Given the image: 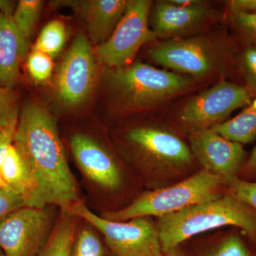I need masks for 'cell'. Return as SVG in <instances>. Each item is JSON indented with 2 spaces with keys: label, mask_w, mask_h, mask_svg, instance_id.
Returning <instances> with one entry per match:
<instances>
[{
  "label": "cell",
  "mask_w": 256,
  "mask_h": 256,
  "mask_svg": "<svg viewBox=\"0 0 256 256\" xmlns=\"http://www.w3.org/2000/svg\"><path fill=\"white\" fill-rule=\"evenodd\" d=\"M252 92L246 86L220 80L188 99L178 112V120L188 133L210 129L223 122L233 111L248 106Z\"/></svg>",
  "instance_id": "obj_9"
},
{
  "label": "cell",
  "mask_w": 256,
  "mask_h": 256,
  "mask_svg": "<svg viewBox=\"0 0 256 256\" xmlns=\"http://www.w3.org/2000/svg\"><path fill=\"white\" fill-rule=\"evenodd\" d=\"M0 256H5L4 252H3L2 249L0 247Z\"/></svg>",
  "instance_id": "obj_36"
},
{
  "label": "cell",
  "mask_w": 256,
  "mask_h": 256,
  "mask_svg": "<svg viewBox=\"0 0 256 256\" xmlns=\"http://www.w3.org/2000/svg\"><path fill=\"white\" fill-rule=\"evenodd\" d=\"M170 3L175 5V6H181V8H184V6H190V5L196 4L198 2V0H169Z\"/></svg>",
  "instance_id": "obj_34"
},
{
  "label": "cell",
  "mask_w": 256,
  "mask_h": 256,
  "mask_svg": "<svg viewBox=\"0 0 256 256\" xmlns=\"http://www.w3.org/2000/svg\"><path fill=\"white\" fill-rule=\"evenodd\" d=\"M13 2L8 0H0V11L4 14L12 15Z\"/></svg>",
  "instance_id": "obj_33"
},
{
  "label": "cell",
  "mask_w": 256,
  "mask_h": 256,
  "mask_svg": "<svg viewBox=\"0 0 256 256\" xmlns=\"http://www.w3.org/2000/svg\"><path fill=\"white\" fill-rule=\"evenodd\" d=\"M87 24L92 42L100 44L112 34L124 14L126 0L68 1Z\"/></svg>",
  "instance_id": "obj_15"
},
{
  "label": "cell",
  "mask_w": 256,
  "mask_h": 256,
  "mask_svg": "<svg viewBox=\"0 0 256 256\" xmlns=\"http://www.w3.org/2000/svg\"><path fill=\"white\" fill-rule=\"evenodd\" d=\"M108 256H114V254H112V252H111L110 255H109Z\"/></svg>",
  "instance_id": "obj_37"
},
{
  "label": "cell",
  "mask_w": 256,
  "mask_h": 256,
  "mask_svg": "<svg viewBox=\"0 0 256 256\" xmlns=\"http://www.w3.org/2000/svg\"><path fill=\"white\" fill-rule=\"evenodd\" d=\"M238 178L246 181L256 182V146L242 165Z\"/></svg>",
  "instance_id": "obj_31"
},
{
  "label": "cell",
  "mask_w": 256,
  "mask_h": 256,
  "mask_svg": "<svg viewBox=\"0 0 256 256\" xmlns=\"http://www.w3.org/2000/svg\"><path fill=\"white\" fill-rule=\"evenodd\" d=\"M67 210L92 224L116 256H166L162 250L153 217H138L124 222L108 220L92 212L82 200Z\"/></svg>",
  "instance_id": "obj_7"
},
{
  "label": "cell",
  "mask_w": 256,
  "mask_h": 256,
  "mask_svg": "<svg viewBox=\"0 0 256 256\" xmlns=\"http://www.w3.org/2000/svg\"><path fill=\"white\" fill-rule=\"evenodd\" d=\"M43 2L38 0H21L12 14L16 28L28 41L38 21Z\"/></svg>",
  "instance_id": "obj_23"
},
{
  "label": "cell",
  "mask_w": 256,
  "mask_h": 256,
  "mask_svg": "<svg viewBox=\"0 0 256 256\" xmlns=\"http://www.w3.org/2000/svg\"><path fill=\"white\" fill-rule=\"evenodd\" d=\"M229 5L230 10H239L256 14V0H233L229 2Z\"/></svg>",
  "instance_id": "obj_32"
},
{
  "label": "cell",
  "mask_w": 256,
  "mask_h": 256,
  "mask_svg": "<svg viewBox=\"0 0 256 256\" xmlns=\"http://www.w3.org/2000/svg\"><path fill=\"white\" fill-rule=\"evenodd\" d=\"M24 206H28L22 196L5 186L0 188V220Z\"/></svg>",
  "instance_id": "obj_29"
},
{
  "label": "cell",
  "mask_w": 256,
  "mask_h": 256,
  "mask_svg": "<svg viewBox=\"0 0 256 256\" xmlns=\"http://www.w3.org/2000/svg\"><path fill=\"white\" fill-rule=\"evenodd\" d=\"M165 254L166 256H186L183 252L182 248L180 246Z\"/></svg>",
  "instance_id": "obj_35"
},
{
  "label": "cell",
  "mask_w": 256,
  "mask_h": 256,
  "mask_svg": "<svg viewBox=\"0 0 256 256\" xmlns=\"http://www.w3.org/2000/svg\"><path fill=\"white\" fill-rule=\"evenodd\" d=\"M13 144L31 176L28 206L67 210L80 201L55 119L44 107L30 102L23 108Z\"/></svg>",
  "instance_id": "obj_1"
},
{
  "label": "cell",
  "mask_w": 256,
  "mask_h": 256,
  "mask_svg": "<svg viewBox=\"0 0 256 256\" xmlns=\"http://www.w3.org/2000/svg\"><path fill=\"white\" fill-rule=\"evenodd\" d=\"M54 207L24 206L0 220V247L5 256L40 255L56 222Z\"/></svg>",
  "instance_id": "obj_10"
},
{
  "label": "cell",
  "mask_w": 256,
  "mask_h": 256,
  "mask_svg": "<svg viewBox=\"0 0 256 256\" xmlns=\"http://www.w3.org/2000/svg\"><path fill=\"white\" fill-rule=\"evenodd\" d=\"M28 41L16 28L12 15L0 11V86L14 85L20 63L28 50Z\"/></svg>",
  "instance_id": "obj_17"
},
{
  "label": "cell",
  "mask_w": 256,
  "mask_h": 256,
  "mask_svg": "<svg viewBox=\"0 0 256 256\" xmlns=\"http://www.w3.org/2000/svg\"><path fill=\"white\" fill-rule=\"evenodd\" d=\"M151 5L149 0L128 1L124 14L111 36L98 45L96 53L101 63L109 68L130 65L140 47L156 38L148 26Z\"/></svg>",
  "instance_id": "obj_11"
},
{
  "label": "cell",
  "mask_w": 256,
  "mask_h": 256,
  "mask_svg": "<svg viewBox=\"0 0 256 256\" xmlns=\"http://www.w3.org/2000/svg\"><path fill=\"white\" fill-rule=\"evenodd\" d=\"M180 247L186 256H256V246L236 228L194 237Z\"/></svg>",
  "instance_id": "obj_16"
},
{
  "label": "cell",
  "mask_w": 256,
  "mask_h": 256,
  "mask_svg": "<svg viewBox=\"0 0 256 256\" xmlns=\"http://www.w3.org/2000/svg\"><path fill=\"white\" fill-rule=\"evenodd\" d=\"M66 41V30L63 22L54 20L47 24L37 38L34 50H40L52 58L56 56Z\"/></svg>",
  "instance_id": "obj_22"
},
{
  "label": "cell",
  "mask_w": 256,
  "mask_h": 256,
  "mask_svg": "<svg viewBox=\"0 0 256 256\" xmlns=\"http://www.w3.org/2000/svg\"><path fill=\"white\" fill-rule=\"evenodd\" d=\"M70 146L82 174L109 196L122 200L133 188V183L140 184L112 152L90 136L74 134Z\"/></svg>",
  "instance_id": "obj_8"
},
{
  "label": "cell",
  "mask_w": 256,
  "mask_h": 256,
  "mask_svg": "<svg viewBox=\"0 0 256 256\" xmlns=\"http://www.w3.org/2000/svg\"><path fill=\"white\" fill-rule=\"evenodd\" d=\"M188 134V146L201 170L218 176L226 185L238 176L248 156L242 144L222 137L212 128Z\"/></svg>",
  "instance_id": "obj_13"
},
{
  "label": "cell",
  "mask_w": 256,
  "mask_h": 256,
  "mask_svg": "<svg viewBox=\"0 0 256 256\" xmlns=\"http://www.w3.org/2000/svg\"><path fill=\"white\" fill-rule=\"evenodd\" d=\"M229 140L248 144L256 138V98L234 118L212 128Z\"/></svg>",
  "instance_id": "obj_20"
},
{
  "label": "cell",
  "mask_w": 256,
  "mask_h": 256,
  "mask_svg": "<svg viewBox=\"0 0 256 256\" xmlns=\"http://www.w3.org/2000/svg\"><path fill=\"white\" fill-rule=\"evenodd\" d=\"M18 122L0 128V188L4 186L1 178V169L10 146L13 144Z\"/></svg>",
  "instance_id": "obj_30"
},
{
  "label": "cell",
  "mask_w": 256,
  "mask_h": 256,
  "mask_svg": "<svg viewBox=\"0 0 256 256\" xmlns=\"http://www.w3.org/2000/svg\"><path fill=\"white\" fill-rule=\"evenodd\" d=\"M226 192L246 204L256 212V182L237 178L227 184Z\"/></svg>",
  "instance_id": "obj_26"
},
{
  "label": "cell",
  "mask_w": 256,
  "mask_h": 256,
  "mask_svg": "<svg viewBox=\"0 0 256 256\" xmlns=\"http://www.w3.org/2000/svg\"><path fill=\"white\" fill-rule=\"evenodd\" d=\"M240 72L246 87L252 92H256V46L248 44L240 56Z\"/></svg>",
  "instance_id": "obj_28"
},
{
  "label": "cell",
  "mask_w": 256,
  "mask_h": 256,
  "mask_svg": "<svg viewBox=\"0 0 256 256\" xmlns=\"http://www.w3.org/2000/svg\"><path fill=\"white\" fill-rule=\"evenodd\" d=\"M77 228L70 256H108L111 254L100 234L86 220Z\"/></svg>",
  "instance_id": "obj_21"
},
{
  "label": "cell",
  "mask_w": 256,
  "mask_h": 256,
  "mask_svg": "<svg viewBox=\"0 0 256 256\" xmlns=\"http://www.w3.org/2000/svg\"><path fill=\"white\" fill-rule=\"evenodd\" d=\"M226 188L222 178L200 170L171 186L142 192L126 206L106 210L100 216L114 222H124L138 217L160 218L218 198L225 194Z\"/></svg>",
  "instance_id": "obj_5"
},
{
  "label": "cell",
  "mask_w": 256,
  "mask_h": 256,
  "mask_svg": "<svg viewBox=\"0 0 256 256\" xmlns=\"http://www.w3.org/2000/svg\"><path fill=\"white\" fill-rule=\"evenodd\" d=\"M107 77L114 106L122 114L154 108L195 86L191 77L141 62L110 68Z\"/></svg>",
  "instance_id": "obj_4"
},
{
  "label": "cell",
  "mask_w": 256,
  "mask_h": 256,
  "mask_svg": "<svg viewBox=\"0 0 256 256\" xmlns=\"http://www.w3.org/2000/svg\"><path fill=\"white\" fill-rule=\"evenodd\" d=\"M156 63L196 78L223 76L228 62V47L222 40L208 35L172 38L149 50Z\"/></svg>",
  "instance_id": "obj_6"
},
{
  "label": "cell",
  "mask_w": 256,
  "mask_h": 256,
  "mask_svg": "<svg viewBox=\"0 0 256 256\" xmlns=\"http://www.w3.org/2000/svg\"><path fill=\"white\" fill-rule=\"evenodd\" d=\"M215 16L214 10L204 2L181 8L169 0L160 1L152 14L151 30L158 38H183L206 26Z\"/></svg>",
  "instance_id": "obj_14"
},
{
  "label": "cell",
  "mask_w": 256,
  "mask_h": 256,
  "mask_svg": "<svg viewBox=\"0 0 256 256\" xmlns=\"http://www.w3.org/2000/svg\"><path fill=\"white\" fill-rule=\"evenodd\" d=\"M26 66L28 73L35 82H46L53 72V58L43 52L33 50L28 55Z\"/></svg>",
  "instance_id": "obj_24"
},
{
  "label": "cell",
  "mask_w": 256,
  "mask_h": 256,
  "mask_svg": "<svg viewBox=\"0 0 256 256\" xmlns=\"http://www.w3.org/2000/svg\"><path fill=\"white\" fill-rule=\"evenodd\" d=\"M230 20L234 28L248 44L256 46V13L230 10Z\"/></svg>",
  "instance_id": "obj_25"
},
{
  "label": "cell",
  "mask_w": 256,
  "mask_h": 256,
  "mask_svg": "<svg viewBox=\"0 0 256 256\" xmlns=\"http://www.w3.org/2000/svg\"><path fill=\"white\" fill-rule=\"evenodd\" d=\"M18 116L14 92L0 86V128L18 122Z\"/></svg>",
  "instance_id": "obj_27"
},
{
  "label": "cell",
  "mask_w": 256,
  "mask_h": 256,
  "mask_svg": "<svg viewBox=\"0 0 256 256\" xmlns=\"http://www.w3.org/2000/svg\"><path fill=\"white\" fill-rule=\"evenodd\" d=\"M156 220L164 254L205 232L227 226L238 228L256 246V212L226 192L215 200Z\"/></svg>",
  "instance_id": "obj_3"
},
{
  "label": "cell",
  "mask_w": 256,
  "mask_h": 256,
  "mask_svg": "<svg viewBox=\"0 0 256 256\" xmlns=\"http://www.w3.org/2000/svg\"><path fill=\"white\" fill-rule=\"evenodd\" d=\"M120 144L131 174L146 190L171 186L201 170L188 143L166 122L128 128Z\"/></svg>",
  "instance_id": "obj_2"
},
{
  "label": "cell",
  "mask_w": 256,
  "mask_h": 256,
  "mask_svg": "<svg viewBox=\"0 0 256 256\" xmlns=\"http://www.w3.org/2000/svg\"><path fill=\"white\" fill-rule=\"evenodd\" d=\"M1 178L3 184L28 201L31 195V176L20 153L14 144H12L6 153L1 169Z\"/></svg>",
  "instance_id": "obj_18"
},
{
  "label": "cell",
  "mask_w": 256,
  "mask_h": 256,
  "mask_svg": "<svg viewBox=\"0 0 256 256\" xmlns=\"http://www.w3.org/2000/svg\"><path fill=\"white\" fill-rule=\"evenodd\" d=\"M97 77L95 56L88 40L79 34L64 57L56 77L58 98L68 107L84 104L90 97Z\"/></svg>",
  "instance_id": "obj_12"
},
{
  "label": "cell",
  "mask_w": 256,
  "mask_h": 256,
  "mask_svg": "<svg viewBox=\"0 0 256 256\" xmlns=\"http://www.w3.org/2000/svg\"><path fill=\"white\" fill-rule=\"evenodd\" d=\"M80 218L67 210H60L46 245L38 256H70Z\"/></svg>",
  "instance_id": "obj_19"
}]
</instances>
